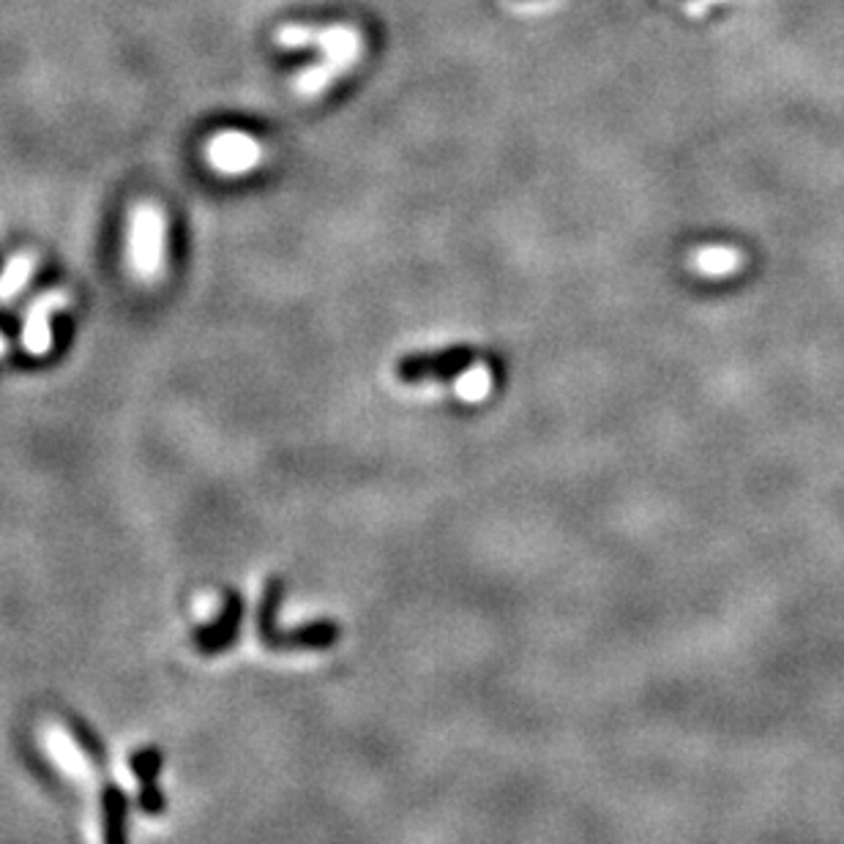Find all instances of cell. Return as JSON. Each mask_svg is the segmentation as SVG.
<instances>
[{
	"mask_svg": "<svg viewBox=\"0 0 844 844\" xmlns=\"http://www.w3.org/2000/svg\"><path fill=\"white\" fill-rule=\"evenodd\" d=\"M244 615V596L238 594V590H227L220 615L211 618L209 623L200 626V629H194L192 642L194 648H198V653H203V656H220V653L230 651L238 637H241Z\"/></svg>",
	"mask_w": 844,
	"mask_h": 844,
	"instance_id": "277c9868",
	"label": "cell"
},
{
	"mask_svg": "<svg viewBox=\"0 0 844 844\" xmlns=\"http://www.w3.org/2000/svg\"><path fill=\"white\" fill-rule=\"evenodd\" d=\"M277 42L282 47H317L320 49V64L310 66L295 77V91L304 97H317L326 88L334 86L339 75H348L361 58V33L350 25H284L277 31Z\"/></svg>",
	"mask_w": 844,
	"mask_h": 844,
	"instance_id": "6da1fadb",
	"label": "cell"
},
{
	"mask_svg": "<svg viewBox=\"0 0 844 844\" xmlns=\"http://www.w3.org/2000/svg\"><path fill=\"white\" fill-rule=\"evenodd\" d=\"M161 244H165V220L154 205H139L134 214L132 251L139 271L154 273L161 262Z\"/></svg>",
	"mask_w": 844,
	"mask_h": 844,
	"instance_id": "8992f818",
	"label": "cell"
},
{
	"mask_svg": "<svg viewBox=\"0 0 844 844\" xmlns=\"http://www.w3.org/2000/svg\"><path fill=\"white\" fill-rule=\"evenodd\" d=\"M342 637V626L334 618H317L306 620V623L293 626V629H282L279 626L277 634L266 642L268 651H328Z\"/></svg>",
	"mask_w": 844,
	"mask_h": 844,
	"instance_id": "5b68a950",
	"label": "cell"
},
{
	"mask_svg": "<svg viewBox=\"0 0 844 844\" xmlns=\"http://www.w3.org/2000/svg\"><path fill=\"white\" fill-rule=\"evenodd\" d=\"M49 331H53V345H49L44 361H58L60 356L69 353L71 339H75V320H71L69 312H55L53 320H49Z\"/></svg>",
	"mask_w": 844,
	"mask_h": 844,
	"instance_id": "30bf717a",
	"label": "cell"
},
{
	"mask_svg": "<svg viewBox=\"0 0 844 844\" xmlns=\"http://www.w3.org/2000/svg\"><path fill=\"white\" fill-rule=\"evenodd\" d=\"M137 807L143 809L145 814H150V818H156V814L165 812V809H167V798H165V792H161V787L156 785V781H145V785H139Z\"/></svg>",
	"mask_w": 844,
	"mask_h": 844,
	"instance_id": "7c38bea8",
	"label": "cell"
},
{
	"mask_svg": "<svg viewBox=\"0 0 844 844\" xmlns=\"http://www.w3.org/2000/svg\"><path fill=\"white\" fill-rule=\"evenodd\" d=\"M66 722H69L71 735H75V741L80 743L82 752H86L88 757L93 759V763L102 765L104 763V746H102V741H99L97 732H93L91 727H88L86 722H82V719H77V717H66Z\"/></svg>",
	"mask_w": 844,
	"mask_h": 844,
	"instance_id": "8fae6325",
	"label": "cell"
},
{
	"mask_svg": "<svg viewBox=\"0 0 844 844\" xmlns=\"http://www.w3.org/2000/svg\"><path fill=\"white\" fill-rule=\"evenodd\" d=\"M691 268L708 273V277H727L730 271H735L741 266V257L732 249H700L691 257Z\"/></svg>",
	"mask_w": 844,
	"mask_h": 844,
	"instance_id": "ba28073f",
	"label": "cell"
},
{
	"mask_svg": "<svg viewBox=\"0 0 844 844\" xmlns=\"http://www.w3.org/2000/svg\"><path fill=\"white\" fill-rule=\"evenodd\" d=\"M161 768H165V754L156 746H143L137 749V752H132V757H128V770H132L139 785L159 779Z\"/></svg>",
	"mask_w": 844,
	"mask_h": 844,
	"instance_id": "9c48e42d",
	"label": "cell"
},
{
	"mask_svg": "<svg viewBox=\"0 0 844 844\" xmlns=\"http://www.w3.org/2000/svg\"><path fill=\"white\" fill-rule=\"evenodd\" d=\"M473 353L468 348H449L438 353H410L396 363V378L402 383H424V380H457L473 367Z\"/></svg>",
	"mask_w": 844,
	"mask_h": 844,
	"instance_id": "3957f363",
	"label": "cell"
},
{
	"mask_svg": "<svg viewBox=\"0 0 844 844\" xmlns=\"http://www.w3.org/2000/svg\"><path fill=\"white\" fill-rule=\"evenodd\" d=\"M266 150L257 143L251 134L238 132V128H227V132L214 134L205 145V159L214 170L225 172V176H246L255 170L262 161Z\"/></svg>",
	"mask_w": 844,
	"mask_h": 844,
	"instance_id": "7a4b0ae2",
	"label": "cell"
},
{
	"mask_svg": "<svg viewBox=\"0 0 844 844\" xmlns=\"http://www.w3.org/2000/svg\"><path fill=\"white\" fill-rule=\"evenodd\" d=\"M102 807V840L108 844L126 842V818H128V798L119 785H104L99 796Z\"/></svg>",
	"mask_w": 844,
	"mask_h": 844,
	"instance_id": "52a82bcc",
	"label": "cell"
}]
</instances>
